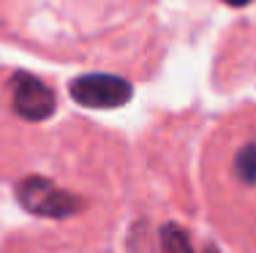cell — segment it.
I'll use <instances>...</instances> for the list:
<instances>
[{
	"label": "cell",
	"instance_id": "1",
	"mask_svg": "<svg viewBox=\"0 0 256 253\" xmlns=\"http://www.w3.org/2000/svg\"><path fill=\"white\" fill-rule=\"evenodd\" d=\"M16 199L22 202V207L28 213L41 215V218H68L82 207V202L76 196H71L68 191L58 188L52 180H44V177L22 180L16 185Z\"/></svg>",
	"mask_w": 256,
	"mask_h": 253
},
{
	"label": "cell",
	"instance_id": "2",
	"mask_svg": "<svg viewBox=\"0 0 256 253\" xmlns=\"http://www.w3.org/2000/svg\"><path fill=\"white\" fill-rule=\"evenodd\" d=\"M134 87L112 74H84L71 82V98L90 109H118L128 104Z\"/></svg>",
	"mask_w": 256,
	"mask_h": 253
},
{
	"label": "cell",
	"instance_id": "3",
	"mask_svg": "<svg viewBox=\"0 0 256 253\" xmlns=\"http://www.w3.org/2000/svg\"><path fill=\"white\" fill-rule=\"evenodd\" d=\"M11 90H14V109L25 120L38 123V120L52 117L58 109V98H54L52 87L30 74H16Z\"/></svg>",
	"mask_w": 256,
	"mask_h": 253
},
{
	"label": "cell",
	"instance_id": "4",
	"mask_svg": "<svg viewBox=\"0 0 256 253\" xmlns=\"http://www.w3.org/2000/svg\"><path fill=\"white\" fill-rule=\"evenodd\" d=\"M234 177L240 180L242 185L256 183V142L246 144V147L234 155Z\"/></svg>",
	"mask_w": 256,
	"mask_h": 253
},
{
	"label": "cell",
	"instance_id": "5",
	"mask_svg": "<svg viewBox=\"0 0 256 253\" xmlns=\"http://www.w3.org/2000/svg\"><path fill=\"white\" fill-rule=\"evenodd\" d=\"M161 245H164V251H191V240L186 237V232L180 226H164Z\"/></svg>",
	"mask_w": 256,
	"mask_h": 253
},
{
	"label": "cell",
	"instance_id": "6",
	"mask_svg": "<svg viewBox=\"0 0 256 253\" xmlns=\"http://www.w3.org/2000/svg\"><path fill=\"white\" fill-rule=\"evenodd\" d=\"M224 3H226V5H237V8H240V5H248L251 0H224Z\"/></svg>",
	"mask_w": 256,
	"mask_h": 253
}]
</instances>
